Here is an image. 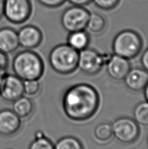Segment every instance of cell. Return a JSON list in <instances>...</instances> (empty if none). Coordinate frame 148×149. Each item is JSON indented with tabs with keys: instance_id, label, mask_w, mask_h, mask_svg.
<instances>
[{
	"instance_id": "6da1fadb",
	"label": "cell",
	"mask_w": 148,
	"mask_h": 149,
	"mask_svg": "<svg viewBox=\"0 0 148 149\" xmlns=\"http://www.w3.org/2000/svg\"><path fill=\"white\" fill-rule=\"evenodd\" d=\"M100 98L98 92L91 85L80 83L70 86L62 97V108L67 118L73 121H85L98 109Z\"/></svg>"
},
{
	"instance_id": "7a4b0ae2",
	"label": "cell",
	"mask_w": 148,
	"mask_h": 149,
	"mask_svg": "<svg viewBox=\"0 0 148 149\" xmlns=\"http://www.w3.org/2000/svg\"><path fill=\"white\" fill-rule=\"evenodd\" d=\"M12 68L15 75L23 81L39 80L44 70L42 58L31 50H24L17 53L13 58Z\"/></svg>"
},
{
	"instance_id": "3957f363",
	"label": "cell",
	"mask_w": 148,
	"mask_h": 149,
	"mask_svg": "<svg viewBox=\"0 0 148 149\" xmlns=\"http://www.w3.org/2000/svg\"><path fill=\"white\" fill-rule=\"evenodd\" d=\"M79 52L67 43L57 45L51 50L48 61L50 67L61 74H69L78 68Z\"/></svg>"
},
{
	"instance_id": "277c9868",
	"label": "cell",
	"mask_w": 148,
	"mask_h": 149,
	"mask_svg": "<svg viewBox=\"0 0 148 149\" xmlns=\"http://www.w3.org/2000/svg\"><path fill=\"white\" fill-rule=\"evenodd\" d=\"M143 41L140 34L132 30L121 31L114 37L112 42L113 54L131 60L140 53Z\"/></svg>"
},
{
	"instance_id": "5b68a950",
	"label": "cell",
	"mask_w": 148,
	"mask_h": 149,
	"mask_svg": "<svg viewBox=\"0 0 148 149\" xmlns=\"http://www.w3.org/2000/svg\"><path fill=\"white\" fill-rule=\"evenodd\" d=\"M111 54H101L96 50L86 48L79 52L78 68L88 75H95L102 70Z\"/></svg>"
},
{
	"instance_id": "8992f818",
	"label": "cell",
	"mask_w": 148,
	"mask_h": 149,
	"mask_svg": "<svg viewBox=\"0 0 148 149\" xmlns=\"http://www.w3.org/2000/svg\"><path fill=\"white\" fill-rule=\"evenodd\" d=\"M90 12L85 7L72 5L63 12L61 24L68 33L86 30Z\"/></svg>"
},
{
	"instance_id": "52a82bcc",
	"label": "cell",
	"mask_w": 148,
	"mask_h": 149,
	"mask_svg": "<svg viewBox=\"0 0 148 149\" xmlns=\"http://www.w3.org/2000/svg\"><path fill=\"white\" fill-rule=\"evenodd\" d=\"M112 125L113 137L123 144H131L138 139L139 125L134 119L129 117H120Z\"/></svg>"
},
{
	"instance_id": "ba28073f",
	"label": "cell",
	"mask_w": 148,
	"mask_h": 149,
	"mask_svg": "<svg viewBox=\"0 0 148 149\" xmlns=\"http://www.w3.org/2000/svg\"><path fill=\"white\" fill-rule=\"evenodd\" d=\"M31 13V0H5L3 17L10 23H24L30 18Z\"/></svg>"
},
{
	"instance_id": "9c48e42d",
	"label": "cell",
	"mask_w": 148,
	"mask_h": 149,
	"mask_svg": "<svg viewBox=\"0 0 148 149\" xmlns=\"http://www.w3.org/2000/svg\"><path fill=\"white\" fill-rule=\"evenodd\" d=\"M24 95L23 81L15 74L5 73L0 86V97L13 102Z\"/></svg>"
},
{
	"instance_id": "30bf717a",
	"label": "cell",
	"mask_w": 148,
	"mask_h": 149,
	"mask_svg": "<svg viewBox=\"0 0 148 149\" xmlns=\"http://www.w3.org/2000/svg\"><path fill=\"white\" fill-rule=\"evenodd\" d=\"M19 45L26 50H32L38 47L43 41L41 30L33 25H26L17 31Z\"/></svg>"
},
{
	"instance_id": "8fae6325",
	"label": "cell",
	"mask_w": 148,
	"mask_h": 149,
	"mask_svg": "<svg viewBox=\"0 0 148 149\" xmlns=\"http://www.w3.org/2000/svg\"><path fill=\"white\" fill-rule=\"evenodd\" d=\"M106 64L108 75L117 81H123L131 68L129 60L115 54H111Z\"/></svg>"
},
{
	"instance_id": "7c38bea8",
	"label": "cell",
	"mask_w": 148,
	"mask_h": 149,
	"mask_svg": "<svg viewBox=\"0 0 148 149\" xmlns=\"http://www.w3.org/2000/svg\"><path fill=\"white\" fill-rule=\"evenodd\" d=\"M20 119L12 110H0V135L9 137L17 134L21 127Z\"/></svg>"
},
{
	"instance_id": "4fadbf2b",
	"label": "cell",
	"mask_w": 148,
	"mask_h": 149,
	"mask_svg": "<svg viewBox=\"0 0 148 149\" xmlns=\"http://www.w3.org/2000/svg\"><path fill=\"white\" fill-rule=\"evenodd\" d=\"M123 81L129 90L133 92L142 91L148 82V72L142 68H131Z\"/></svg>"
},
{
	"instance_id": "5bb4252c",
	"label": "cell",
	"mask_w": 148,
	"mask_h": 149,
	"mask_svg": "<svg viewBox=\"0 0 148 149\" xmlns=\"http://www.w3.org/2000/svg\"><path fill=\"white\" fill-rule=\"evenodd\" d=\"M17 31L13 28L4 27L0 29V50L10 54L19 47Z\"/></svg>"
},
{
	"instance_id": "9a60e30c",
	"label": "cell",
	"mask_w": 148,
	"mask_h": 149,
	"mask_svg": "<svg viewBox=\"0 0 148 149\" xmlns=\"http://www.w3.org/2000/svg\"><path fill=\"white\" fill-rule=\"evenodd\" d=\"M90 42L89 33L86 30L68 33L67 44L78 52L88 48Z\"/></svg>"
},
{
	"instance_id": "2e32d148",
	"label": "cell",
	"mask_w": 148,
	"mask_h": 149,
	"mask_svg": "<svg viewBox=\"0 0 148 149\" xmlns=\"http://www.w3.org/2000/svg\"><path fill=\"white\" fill-rule=\"evenodd\" d=\"M12 111L20 118H28L34 111L33 102L30 98L22 95L13 102Z\"/></svg>"
},
{
	"instance_id": "e0dca14e",
	"label": "cell",
	"mask_w": 148,
	"mask_h": 149,
	"mask_svg": "<svg viewBox=\"0 0 148 149\" xmlns=\"http://www.w3.org/2000/svg\"><path fill=\"white\" fill-rule=\"evenodd\" d=\"M107 21L102 15L98 13H90L86 28L89 33L99 35L105 30Z\"/></svg>"
},
{
	"instance_id": "ac0fdd59",
	"label": "cell",
	"mask_w": 148,
	"mask_h": 149,
	"mask_svg": "<svg viewBox=\"0 0 148 149\" xmlns=\"http://www.w3.org/2000/svg\"><path fill=\"white\" fill-rule=\"evenodd\" d=\"M133 119L140 126H148V102L138 103L133 110Z\"/></svg>"
},
{
	"instance_id": "d6986e66",
	"label": "cell",
	"mask_w": 148,
	"mask_h": 149,
	"mask_svg": "<svg viewBox=\"0 0 148 149\" xmlns=\"http://www.w3.org/2000/svg\"><path fill=\"white\" fill-rule=\"evenodd\" d=\"M93 135L97 141L108 142L113 137L112 125L108 122H102L95 127Z\"/></svg>"
},
{
	"instance_id": "ffe728a7",
	"label": "cell",
	"mask_w": 148,
	"mask_h": 149,
	"mask_svg": "<svg viewBox=\"0 0 148 149\" xmlns=\"http://www.w3.org/2000/svg\"><path fill=\"white\" fill-rule=\"evenodd\" d=\"M54 149H84L80 140L73 136L61 138L54 145Z\"/></svg>"
},
{
	"instance_id": "44dd1931",
	"label": "cell",
	"mask_w": 148,
	"mask_h": 149,
	"mask_svg": "<svg viewBox=\"0 0 148 149\" xmlns=\"http://www.w3.org/2000/svg\"><path fill=\"white\" fill-rule=\"evenodd\" d=\"M28 149H54V145L42 132L36 133L35 137L30 143Z\"/></svg>"
},
{
	"instance_id": "7402d4cb",
	"label": "cell",
	"mask_w": 148,
	"mask_h": 149,
	"mask_svg": "<svg viewBox=\"0 0 148 149\" xmlns=\"http://www.w3.org/2000/svg\"><path fill=\"white\" fill-rule=\"evenodd\" d=\"M24 94L28 96H35L40 93L41 84L39 80H28L23 81Z\"/></svg>"
},
{
	"instance_id": "603a6c76",
	"label": "cell",
	"mask_w": 148,
	"mask_h": 149,
	"mask_svg": "<svg viewBox=\"0 0 148 149\" xmlns=\"http://www.w3.org/2000/svg\"><path fill=\"white\" fill-rule=\"evenodd\" d=\"M120 0H92L95 5L104 10L113 9L120 3Z\"/></svg>"
},
{
	"instance_id": "cb8c5ba5",
	"label": "cell",
	"mask_w": 148,
	"mask_h": 149,
	"mask_svg": "<svg viewBox=\"0 0 148 149\" xmlns=\"http://www.w3.org/2000/svg\"><path fill=\"white\" fill-rule=\"evenodd\" d=\"M43 6L47 8H57L65 3L66 0H37Z\"/></svg>"
},
{
	"instance_id": "d4e9b609",
	"label": "cell",
	"mask_w": 148,
	"mask_h": 149,
	"mask_svg": "<svg viewBox=\"0 0 148 149\" xmlns=\"http://www.w3.org/2000/svg\"><path fill=\"white\" fill-rule=\"evenodd\" d=\"M8 65H9V59L7 54L0 50V71H6Z\"/></svg>"
},
{
	"instance_id": "484cf974",
	"label": "cell",
	"mask_w": 148,
	"mask_h": 149,
	"mask_svg": "<svg viewBox=\"0 0 148 149\" xmlns=\"http://www.w3.org/2000/svg\"><path fill=\"white\" fill-rule=\"evenodd\" d=\"M140 63L142 68H144L148 72V48L142 53L140 58Z\"/></svg>"
},
{
	"instance_id": "4316f807",
	"label": "cell",
	"mask_w": 148,
	"mask_h": 149,
	"mask_svg": "<svg viewBox=\"0 0 148 149\" xmlns=\"http://www.w3.org/2000/svg\"><path fill=\"white\" fill-rule=\"evenodd\" d=\"M72 5H76V6L85 7L86 5L90 4L92 0H66Z\"/></svg>"
},
{
	"instance_id": "83f0119b",
	"label": "cell",
	"mask_w": 148,
	"mask_h": 149,
	"mask_svg": "<svg viewBox=\"0 0 148 149\" xmlns=\"http://www.w3.org/2000/svg\"><path fill=\"white\" fill-rule=\"evenodd\" d=\"M4 6H5V0H0V18L3 17Z\"/></svg>"
},
{
	"instance_id": "f1b7e54d",
	"label": "cell",
	"mask_w": 148,
	"mask_h": 149,
	"mask_svg": "<svg viewBox=\"0 0 148 149\" xmlns=\"http://www.w3.org/2000/svg\"><path fill=\"white\" fill-rule=\"evenodd\" d=\"M143 90H144V95L145 99H146V101L148 102V82Z\"/></svg>"
},
{
	"instance_id": "f546056e",
	"label": "cell",
	"mask_w": 148,
	"mask_h": 149,
	"mask_svg": "<svg viewBox=\"0 0 148 149\" xmlns=\"http://www.w3.org/2000/svg\"><path fill=\"white\" fill-rule=\"evenodd\" d=\"M5 73H5V71H0V86H1L2 79H3V76L5 75Z\"/></svg>"
},
{
	"instance_id": "4dcf8cb0",
	"label": "cell",
	"mask_w": 148,
	"mask_h": 149,
	"mask_svg": "<svg viewBox=\"0 0 148 149\" xmlns=\"http://www.w3.org/2000/svg\"><path fill=\"white\" fill-rule=\"evenodd\" d=\"M147 145H148V134H147Z\"/></svg>"
}]
</instances>
